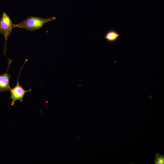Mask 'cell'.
<instances>
[{
	"mask_svg": "<svg viewBox=\"0 0 164 164\" xmlns=\"http://www.w3.org/2000/svg\"><path fill=\"white\" fill-rule=\"evenodd\" d=\"M55 17L48 18L31 16L17 24H14V28H23L29 31H34L41 28L47 22L56 20Z\"/></svg>",
	"mask_w": 164,
	"mask_h": 164,
	"instance_id": "6da1fadb",
	"label": "cell"
},
{
	"mask_svg": "<svg viewBox=\"0 0 164 164\" xmlns=\"http://www.w3.org/2000/svg\"><path fill=\"white\" fill-rule=\"evenodd\" d=\"M14 24L9 16L3 12L0 19V33L4 36L5 42L4 49V54L5 55L7 49L6 43L8 38L14 28Z\"/></svg>",
	"mask_w": 164,
	"mask_h": 164,
	"instance_id": "7a4b0ae2",
	"label": "cell"
},
{
	"mask_svg": "<svg viewBox=\"0 0 164 164\" xmlns=\"http://www.w3.org/2000/svg\"><path fill=\"white\" fill-rule=\"evenodd\" d=\"M25 62H26V61L25 62L23 65L21 67L18 77L16 85L13 88H11L10 91L11 95L9 98L11 99L12 100V102L11 104V106H13L14 105L15 101L17 100H19L21 102H22L23 101V98L25 94L27 92H29L31 91V89H30L28 90H25V89L20 85L19 83V76L21 71V70Z\"/></svg>",
	"mask_w": 164,
	"mask_h": 164,
	"instance_id": "3957f363",
	"label": "cell"
},
{
	"mask_svg": "<svg viewBox=\"0 0 164 164\" xmlns=\"http://www.w3.org/2000/svg\"><path fill=\"white\" fill-rule=\"evenodd\" d=\"M12 60L9 59L8 62V67L6 72L0 75V92L5 91H10L11 88L10 86V80L11 75L8 73V71L9 65L11 63Z\"/></svg>",
	"mask_w": 164,
	"mask_h": 164,
	"instance_id": "277c9868",
	"label": "cell"
},
{
	"mask_svg": "<svg viewBox=\"0 0 164 164\" xmlns=\"http://www.w3.org/2000/svg\"><path fill=\"white\" fill-rule=\"evenodd\" d=\"M120 35L116 31L111 29L106 33L104 38L108 42H114L117 40Z\"/></svg>",
	"mask_w": 164,
	"mask_h": 164,
	"instance_id": "5b68a950",
	"label": "cell"
},
{
	"mask_svg": "<svg viewBox=\"0 0 164 164\" xmlns=\"http://www.w3.org/2000/svg\"><path fill=\"white\" fill-rule=\"evenodd\" d=\"M155 164H164V155L156 153L154 156Z\"/></svg>",
	"mask_w": 164,
	"mask_h": 164,
	"instance_id": "8992f818",
	"label": "cell"
},
{
	"mask_svg": "<svg viewBox=\"0 0 164 164\" xmlns=\"http://www.w3.org/2000/svg\"></svg>",
	"mask_w": 164,
	"mask_h": 164,
	"instance_id": "52a82bcc",
	"label": "cell"
}]
</instances>
